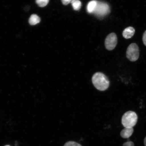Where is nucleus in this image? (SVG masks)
<instances>
[{"mask_svg": "<svg viewBox=\"0 0 146 146\" xmlns=\"http://www.w3.org/2000/svg\"><path fill=\"white\" fill-rule=\"evenodd\" d=\"M92 82L95 87L100 91H105L109 86L110 82L108 78L101 72L95 74L92 78Z\"/></svg>", "mask_w": 146, "mask_h": 146, "instance_id": "nucleus-1", "label": "nucleus"}, {"mask_svg": "<svg viewBox=\"0 0 146 146\" xmlns=\"http://www.w3.org/2000/svg\"><path fill=\"white\" fill-rule=\"evenodd\" d=\"M138 120L137 115L132 111L125 113L122 117L121 123L124 127L132 128L136 125Z\"/></svg>", "mask_w": 146, "mask_h": 146, "instance_id": "nucleus-2", "label": "nucleus"}, {"mask_svg": "<svg viewBox=\"0 0 146 146\" xmlns=\"http://www.w3.org/2000/svg\"><path fill=\"white\" fill-rule=\"evenodd\" d=\"M126 56L127 59L130 61H136L139 56V48L137 45L134 43L131 44L127 49Z\"/></svg>", "mask_w": 146, "mask_h": 146, "instance_id": "nucleus-3", "label": "nucleus"}, {"mask_svg": "<svg viewBox=\"0 0 146 146\" xmlns=\"http://www.w3.org/2000/svg\"><path fill=\"white\" fill-rule=\"evenodd\" d=\"M110 9L107 3L98 1L96 8L93 13L98 17H103L109 13Z\"/></svg>", "mask_w": 146, "mask_h": 146, "instance_id": "nucleus-4", "label": "nucleus"}, {"mask_svg": "<svg viewBox=\"0 0 146 146\" xmlns=\"http://www.w3.org/2000/svg\"><path fill=\"white\" fill-rule=\"evenodd\" d=\"M117 43V38L116 34L113 33L108 35L105 41L106 48L107 50H112L115 47Z\"/></svg>", "mask_w": 146, "mask_h": 146, "instance_id": "nucleus-5", "label": "nucleus"}, {"mask_svg": "<svg viewBox=\"0 0 146 146\" xmlns=\"http://www.w3.org/2000/svg\"><path fill=\"white\" fill-rule=\"evenodd\" d=\"M135 33V29L132 27H129L124 30L123 35L125 39H129L132 38Z\"/></svg>", "mask_w": 146, "mask_h": 146, "instance_id": "nucleus-6", "label": "nucleus"}, {"mask_svg": "<svg viewBox=\"0 0 146 146\" xmlns=\"http://www.w3.org/2000/svg\"><path fill=\"white\" fill-rule=\"evenodd\" d=\"M134 132L132 128L125 127L120 132V136L123 138H128L132 135Z\"/></svg>", "mask_w": 146, "mask_h": 146, "instance_id": "nucleus-7", "label": "nucleus"}, {"mask_svg": "<svg viewBox=\"0 0 146 146\" xmlns=\"http://www.w3.org/2000/svg\"><path fill=\"white\" fill-rule=\"evenodd\" d=\"M98 1L94 0L88 3L87 6V11L89 13H93L96 8Z\"/></svg>", "mask_w": 146, "mask_h": 146, "instance_id": "nucleus-8", "label": "nucleus"}, {"mask_svg": "<svg viewBox=\"0 0 146 146\" xmlns=\"http://www.w3.org/2000/svg\"><path fill=\"white\" fill-rule=\"evenodd\" d=\"M41 19L39 16L36 14H33L29 20V23L31 25H35L39 23Z\"/></svg>", "mask_w": 146, "mask_h": 146, "instance_id": "nucleus-9", "label": "nucleus"}, {"mask_svg": "<svg viewBox=\"0 0 146 146\" xmlns=\"http://www.w3.org/2000/svg\"><path fill=\"white\" fill-rule=\"evenodd\" d=\"M71 3L74 10L78 11L81 9L82 3L80 0H73Z\"/></svg>", "mask_w": 146, "mask_h": 146, "instance_id": "nucleus-10", "label": "nucleus"}, {"mask_svg": "<svg viewBox=\"0 0 146 146\" xmlns=\"http://www.w3.org/2000/svg\"><path fill=\"white\" fill-rule=\"evenodd\" d=\"M49 0H36V3L39 6L44 7L48 4Z\"/></svg>", "mask_w": 146, "mask_h": 146, "instance_id": "nucleus-11", "label": "nucleus"}, {"mask_svg": "<svg viewBox=\"0 0 146 146\" xmlns=\"http://www.w3.org/2000/svg\"><path fill=\"white\" fill-rule=\"evenodd\" d=\"M64 146H82L80 144L74 141H69L66 142Z\"/></svg>", "mask_w": 146, "mask_h": 146, "instance_id": "nucleus-12", "label": "nucleus"}, {"mask_svg": "<svg viewBox=\"0 0 146 146\" xmlns=\"http://www.w3.org/2000/svg\"><path fill=\"white\" fill-rule=\"evenodd\" d=\"M123 146H134V145L133 142L129 141L124 143Z\"/></svg>", "mask_w": 146, "mask_h": 146, "instance_id": "nucleus-13", "label": "nucleus"}, {"mask_svg": "<svg viewBox=\"0 0 146 146\" xmlns=\"http://www.w3.org/2000/svg\"><path fill=\"white\" fill-rule=\"evenodd\" d=\"M73 0H61L62 2L64 5H67L72 3Z\"/></svg>", "mask_w": 146, "mask_h": 146, "instance_id": "nucleus-14", "label": "nucleus"}, {"mask_svg": "<svg viewBox=\"0 0 146 146\" xmlns=\"http://www.w3.org/2000/svg\"><path fill=\"white\" fill-rule=\"evenodd\" d=\"M142 39H143L144 44L146 46V31L144 33Z\"/></svg>", "mask_w": 146, "mask_h": 146, "instance_id": "nucleus-15", "label": "nucleus"}, {"mask_svg": "<svg viewBox=\"0 0 146 146\" xmlns=\"http://www.w3.org/2000/svg\"><path fill=\"white\" fill-rule=\"evenodd\" d=\"M144 144H145V146H146V137L144 139Z\"/></svg>", "mask_w": 146, "mask_h": 146, "instance_id": "nucleus-16", "label": "nucleus"}, {"mask_svg": "<svg viewBox=\"0 0 146 146\" xmlns=\"http://www.w3.org/2000/svg\"><path fill=\"white\" fill-rule=\"evenodd\" d=\"M10 146L9 145H6V146Z\"/></svg>", "mask_w": 146, "mask_h": 146, "instance_id": "nucleus-17", "label": "nucleus"}]
</instances>
